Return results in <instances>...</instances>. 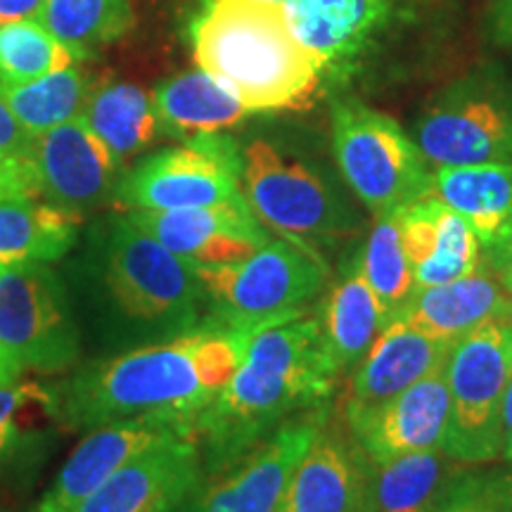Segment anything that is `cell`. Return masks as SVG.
I'll return each mask as SVG.
<instances>
[{
	"instance_id": "obj_38",
	"label": "cell",
	"mask_w": 512,
	"mask_h": 512,
	"mask_svg": "<svg viewBox=\"0 0 512 512\" xmlns=\"http://www.w3.org/2000/svg\"><path fill=\"white\" fill-rule=\"evenodd\" d=\"M41 5L43 0H0V24L34 19Z\"/></svg>"
},
{
	"instance_id": "obj_41",
	"label": "cell",
	"mask_w": 512,
	"mask_h": 512,
	"mask_svg": "<svg viewBox=\"0 0 512 512\" xmlns=\"http://www.w3.org/2000/svg\"><path fill=\"white\" fill-rule=\"evenodd\" d=\"M498 498H501L503 512H512V463L494 470Z\"/></svg>"
},
{
	"instance_id": "obj_43",
	"label": "cell",
	"mask_w": 512,
	"mask_h": 512,
	"mask_svg": "<svg viewBox=\"0 0 512 512\" xmlns=\"http://www.w3.org/2000/svg\"><path fill=\"white\" fill-rule=\"evenodd\" d=\"M271 3H280V5H285V0H271Z\"/></svg>"
},
{
	"instance_id": "obj_8",
	"label": "cell",
	"mask_w": 512,
	"mask_h": 512,
	"mask_svg": "<svg viewBox=\"0 0 512 512\" xmlns=\"http://www.w3.org/2000/svg\"><path fill=\"white\" fill-rule=\"evenodd\" d=\"M512 380V316L479 325L446 361L451 415L444 453L460 465L501 458V408Z\"/></svg>"
},
{
	"instance_id": "obj_3",
	"label": "cell",
	"mask_w": 512,
	"mask_h": 512,
	"mask_svg": "<svg viewBox=\"0 0 512 512\" xmlns=\"http://www.w3.org/2000/svg\"><path fill=\"white\" fill-rule=\"evenodd\" d=\"M197 67L252 114L302 110L323 69L302 46L285 5L271 0H202L190 22Z\"/></svg>"
},
{
	"instance_id": "obj_33",
	"label": "cell",
	"mask_w": 512,
	"mask_h": 512,
	"mask_svg": "<svg viewBox=\"0 0 512 512\" xmlns=\"http://www.w3.org/2000/svg\"><path fill=\"white\" fill-rule=\"evenodd\" d=\"M83 62L36 19L0 24V86L29 83Z\"/></svg>"
},
{
	"instance_id": "obj_31",
	"label": "cell",
	"mask_w": 512,
	"mask_h": 512,
	"mask_svg": "<svg viewBox=\"0 0 512 512\" xmlns=\"http://www.w3.org/2000/svg\"><path fill=\"white\" fill-rule=\"evenodd\" d=\"M60 418L57 394L36 382L0 384V475L36 456L46 427Z\"/></svg>"
},
{
	"instance_id": "obj_44",
	"label": "cell",
	"mask_w": 512,
	"mask_h": 512,
	"mask_svg": "<svg viewBox=\"0 0 512 512\" xmlns=\"http://www.w3.org/2000/svg\"><path fill=\"white\" fill-rule=\"evenodd\" d=\"M0 512H3V510H0Z\"/></svg>"
},
{
	"instance_id": "obj_26",
	"label": "cell",
	"mask_w": 512,
	"mask_h": 512,
	"mask_svg": "<svg viewBox=\"0 0 512 512\" xmlns=\"http://www.w3.org/2000/svg\"><path fill=\"white\" fill-rule=\"evenodd\" d=\"M79 223V216L38 197L0 200V273L62 259L74 247Z\"/></svg>"
},
{
	"instance_id": "obj_25",
	"label": "cell",
	"mask_w": 512,
	"mask_h": 512,
	"mask_svg": "<svg viewBox=\"0 0 512 512\" xmlns=\"http://www.w3.org/2000/svg\"><path fill=\"white\" fill-rule=\"evenodd\" d=\"M432 195L470 223L482 247L494 245L512 219V162L437 166Z\"/></svg>"
},
{
	"instance_id": "obj_36",
	"label": "cell",
	"mask_w": 512,
	"mask_h": 512,
	"mask_svg": "<svg viewBox=\"0 0 512 512\" xmlns=\"http://www.w3.org/2000/svg\"><path fill=\"white\" fill-rule=\"evenodd\" d=\"M36 136L19 124V119L0 98V157H19L29 159L34 152Z\"/></svg>"
},
{
	"instance_id": "obj_5",
	"label": "cell",
	"mask_w": 512,
	"mask_h": 512,
	"mask_svg": "<svg viewBox=\"0 0 512 512\" xmlns=\"http://www.w3.org/2000/svg\"><path fill=\"white\" fill-rule=\"evenodd\" d=\"M100 247L105 290L126 320L176 337L209 318V297L195 268L128 216L105 221Z\"/></svg>"
},
{
	"instance_id": "obj_29",
	"label": "cell",
	"mask_w": 512,
	"mask_h": 512,
	"mask_svg": "<svg viewBox=\"0 0 512 512\" xmlns=\"http://www.w3.org/2000/svg\"><path fill=\"white\" fill-rule=\"evenodd\" d=\"M460 463L425 451L375 465V512H434Z\"/></svg>"
},
{
	"instance_id": "obj_1",
	"label": "cell",
	"mask_w": 512,
	"mask_h": 512,
	"mask_svg": "<svg viewBox=\"0 0 512 512\" xmlns=\"http://www.w3.org/2000/svg\"><path fill=\"white\" fill-rule=\"evenodd\" d=\"M254 335L209 316L183 335L95 363L57 394L74 430L162 418L195 437V422L240 368Z\"/></svg>"
},
{
	"instance_id": "obj_15",
	"label": "cell",
	"mask_w": 512,
	"mask_h": 512,
	"mask_svg": "<svg viewBox=\"0 0 512 512\" xmlns=\"http://www.w3.org/2000/svg\"><path fill=\"white\" fill-rule=\"evenodd\" d=\"M453 344L439 342L396 318L380 332L366 356L351 370L342 399V418L361 430L389 401L446 366Z\"/></svg>"
},
{
	"instance_id": "obj_35",
	"label": "cell",
	"mask_w": 512,
	"mask_h": 512,
	"mask_svg": "<svg viewBox=\"0 0 512 512\" xmlns=\"http://www.w3.org/2000/svg\"><path fill=\"white\" fill-rule=\"evenodd\" d=\"M27 197H38L31 159L0 157V200H27Z\"/></svg>"
},
{
	"instance_id": "obj_20",
	"label": "cell",
	"mask_w": 512,
	"mask_h": 512,
	"mask_svg": "<svg viewBox=\"0 0 512 512\" xmlns=\"http://www.w3.org/2000/svg\"><path fill=\"white\" fill-rule=\"evenodd\" d=\"M394 0H285L294 36L316 57L323 79H339L392 15Z\"/></svg>"
},
{
	"instance_id": "obj_37",
	"label": "cell",
	"mask_w": 512,
	"mask_h": 512,
	"mask_svg": "<svg viewBox=\"0 0 512 512\" xmlns=\"http://www.w3.org/2000/svg\"><path fill=\"white\" fill-rule=\"evenodd\" d=\"M484 261L496 273L498 283L505 287V292L512 297V219L494 245L484 247Z\"/></svg>"
},
{
	"instance_id": "obj_11",
	"label": "cell",
	"mask_w": 512,
	"mask_h": 512,
	"mask_svg": "<svg viewBox=\"0 0 512 512\" xmlns=\"http://www.w3.org/2000/svg\"><path fill=\"white\" fill-rule=\"evenodd\" d=\"M330 408L328 403L287 420L235 463L204 475L171 512H275Z\"/></svg>"
},
{
	"instance_id": "obj_6",
	"label": "cell",
	"mask_w": 512,
	"mask_h": 512,
	"mask_svg": "<svg viewBox=\"0 0 512 512\" xmlns=\"http://www.w3.org/2000/svg\"><path fill=\"white\" fill-rule=\"evenodd\" d=\"M192 268L207 290L209 316L252 335L304 316L330 275L323 256L283 238L233 264Z\"/></svg>"
},
{
	"instance_id": "obj_18",
	"label": "cell",
	"mask_w": 512,
	"mask_h": 512,
	"mask_svg": "<svg viewBox=\"0 0 512 512\" xmlns=\"http://www.w3.org/2000/svg\"><path fill=\"white\" fill-rule=\"evenodd\" d=\"M178 434L190 432L162 418H133L95 427L74 448L34 512H76L128 460Z\"/></svg>"
},
{
	"instance_id": "obj_32",
	"label": "cell",
	"mask_w": 512,
	"mask_h": 512,
	"mask_svg": "<svg viewBox=\"0 0 512 512\" xmlns=\"http://www.w3.org/2000/svg\"><path fill=\"white\" fill-rule=\"evenodd\" d=\"M361 266L389 325L401 316L415 292L413 271L403 249L396 214L377 216L373 221L361 247Z\"/></svg>"
},
{
	"instance_id": "obj_17",
	"label": "cell",
	"mask_w": 512,
	"mask_h": 512,
	"mask_svg": "<svg viewBox=\"0 0 512 512\" xmlns=\"http://www.w3.org/2000/svg\"><path fill=\"white\" fill-rule=\"evenodd\" d=\"M140 230L192 266L233 264L273 240L249 207L126 211Z\"/></svg>"
},
{
	"instance_id": "obj_7",
	"label": "cell",
	"mask_w": 512,
	"mask_h": 512,
	"mask_svg": "<svg viewBox=\"0 0 512 512\" xmlns=\"http://www.w3.org/2000/svg\"><path fill=\"white\" fill-rule=\"evenodd\" d=\"M332 155L342 181L373 219L432 195L434 171L399 121L358 100L332 105Z\"/></svg>"
},
{
	"instance_id": "obj_34",
	"label": "cell",
	"mask_w": 512,
	"mask_h": 512,
	"mask_svg": "<svg viewBox=\"0 0 512 512\" xmlns=\"http://www.w3.org/2000/svg\"><path fill=\"white\" fill-rule=\"evenodd\" d=\"M434 512H503L494 470L460 465L448 479Z\"/></svg>"
},
{
	"instance_id": "obj_13",
	"label": "cell",
	"mask_w": 512,
	"mask_h": 512,
	"mask_svg": "<svg viewBox=\"0 0 512 512\" xmlns=\"http://www.w3.org/2000/svg\"><path fill=\"white\" fill-rule=\"evenodd\" d=\"M275 512H375V463L330 408Z\"/></svg>"
},
{
	"instance_id": "obj_12",
	"label": "cell",
	"mask_w": 512,
	"mask_h": 512,
	"mask_svg": "<svg viewBox=\"0 0 512 512\" xmlns=\"http://www.w3.org/2000/svg\"><path fill=\"white\" fill-rule=\"evenodd\" d=\"M0 347L38 373H57L79 358V332L60 278L46 264L0 273Z\"/></svg>"
},
{
	"instance_id": "obj_4",
	"label": "cell",
	"mask_w": 512,
	"mask_h": 512,
	"mask_svg": "<svg viewBox=\"0 0 512 512\" xmlns=\"http://www.w3.org/2000/svg\"><path fill=\"white\" fill-rule=\"evenodd\" d=\"M240 159L245 200L268 233L323 256L361 226L339 185L309 157L256 136L240 145Z\"/></svg>"
},
{
	"instance_id": "obj_9",
	"label": "cell",
	"mask_w": 512,
	"mask_h": 512,
	"mask_svg": "<svg viewBox=\"0 0 512 512\" xmlns=\"http://www.w3.org/2000/svg\"><path fill=\"white\" fill-rule=\"evenodd\" d=\"M240 171L238 140L204 133L140 159L121 176L114 202L126 211L249 207Z\"/></svg>"
},
{
	"instance_id": "obj_2",
	"label": "cell",
	"mask_w": 512,
	"mask_h": 512,
	"mask_svg": "<svg viewBox=\"0 0 512 512\" xmlns=\"http://www.w3.org/2000/svg\"><path fill=\"white\" fill-rule=\"evenodd\" d=\"M339 375L318 313L256 332L240 368L195 422L204 475L235 463L287 420L328 406Z\"/></svg>"
},
{
	"instance_id": "obj_40",
	"label": "cell",
	"mask_w": 512,
	"mask_h": 512,
	"mask_svg": "<svg viewBox=\"0 0 512 512\" xmlns=\"http://www.w3.org/2000/svg\"><path fill=\"white\" fill-rule=\"evenodd\" d=\"M494 24L498 38L512 48V0H496Z\"/></svg>"
},
{
	"instance_id": "obj_19",
	"label": "cell",
	"mask_w": 512,
	"mask_h": 512,
	"mask_svg": "<svg viewBox=\"0 0 512 512\" xmlns=\"http://www.w3.org/2000/svg\"><path fill=\"white\" fill-rule=\"evenodd\" d=\"M415 290L453 283L484 264V247L458 211L439 197H422L396 211Z\"/></svg>"
},
{
	"instance_id": "obj_39",
	"label": "cell",
	"mask_w": 512,
	"mask_h": 512,
	"mask_svg": "<svg viewBox=\"0 0 512 512\" xmlns=\"http://www.w3.org/2000/svg\"><path fill=\"white\" fill-rule=\"evenodd\" d=\"M501 458L505 463H512V380L501 408Z\"/></svg>"
},
{
	"instance_id": "obj_27",
	"label": "cell",
	"mask_w": 512,
	"mask_h": 512,
	"mask_svg": "<svg viewBox=\"0 0 512 512\" xmlns=\"http://www.w3.org/2000/svg\"><path fill=\"white\" fill-rule=\"evenodd\" d=\"M81 117L121 164L140 155L162 136L155 98L136 83L107 81L93 88Z\"/></svg>"
},
{
	"instance_id": "obj_24",
	"label": "cell",
	"mask_w": 512,
	"mask_h": 512,
	"mask_svg": "<svg viewBox=\"0 0 512 512\" xmlns=\"http://www.w3.org/2000/svg\"><path fill=\"white\" fill-rule=\"evenodd\" d=\"M152 98H155L159 133L181 143L204 133L228 131L252 114L200 67L159 83Z\"/></svg>"
},
{
	"instance_id": "obj_21",
	"label": "cell",
	"mask_w": 512,
	"mask_h": 512,
	"mask_svg": "<svg viewBox=\"0 0 512 512\" xmlns=\"http://www.w3.org/2000/svg\"><path fill=\"white\" fill-rule=\"evenodd\" d=\"M451 415L446 366L415 382L377 411L354 437L375 465L425 451H444Z\"/></svg>"
},
{
	"instance_id": "obj_10",
	"label": "cell",
	"mask_w": 512,
	"mask_h": 512,
	"mask_svg": "<svg viewBox=\"0 0 512 512\" xmlns=\"http://www.w3.org/2000/svg\"><path fill=\"white\" fill-rule=\"evenodd\" d=\"M432 166L512 162V83L467 76L441 91L415 126Z\"/></svg>"
},
{
	"instance_id": "obj_14",
	"label": "cell",
	"mask_w": 512,
	"mask_h": 512,
	"mask_svg": "<svg viewBox=\"0 0 512 512\" xmlns=\"http://www.w3.org/2000/svg\"><path fill=\"white\" fill-rule=\"evenodd\" d=\"M29 159L38 197L79 219L112 200L124 166L83 117L36 136Z\"/></svg>"
},
{
	"instance_id": "obj_42",
	"label": "cell",
	"mask_w": 512,
	"mask_h": 512,
	"mask_svg": "<svg viewBox=\"0 0 512 512\" xmlns=\"http://www.w3.org/2000/svg\"><path fill=\"white\" fill-rule=\"evenodd\" d=\"M22 366L12 358L8 351L0 347V384H10V382H17L19 375H22Z\"/></svg>"
},
{
	"instance_id": "obj_28",
	"label": "cell",
	"mask_w": 512,
	"mask_h": 512,
	"mask_svg": "<svg viewBox=\"0 0 512 512\" xmlns=\"http://www.w3.org/2000/svg\"><path fill=\"white\" fill-rule=\"evenodd\" d=\"M81 60L112 46L133 24L131 0H43L34 17Z\"/></svg>"
},
{
	"instance_id": "obj_22",
	"label": "cell",
	"mask_w": 512,
	"mask_h": 512,
	"mask_svg": "<svg viewBox=\"0 0 512 512\" xmlns=\"http://www.w3.org/2000/svg\"><path fill=\"white\" fill-rule=\"evenodd\" d=\"M510 316L512 297L484 261L475 273L465 278L415 290L399 318L420 330L422 335L456 344L460 337L470 335L479 325Z\"/></svg>"
},
{
	"instance_id": "obj_30",
	"label": "cell",
	"mask_w": 512,
	"mask_h": 512,
	"mask_svg": "<svg viewBox=\"0 0 512 512\" xmlns=\"http://www.w3.org/2000/svg\"><path fill=\"white\" fill-rule=\"evenodd\" d=\"M88 93L91 88L79 64L29 83L0 86V98L31 136H41L50 128L81 117Z\"/></svg>"
},
{
	"instance_id": "obj_16",
	"label": "cell",
	"mask_w": 512,
	"mask_h": 512,
	"mask_svg": "<svg viewBox=\"0 0 512 512\" xmlns=\"http://www.w3.org/2000/svg\"><path fill=\"white\" fill-rule=\"evenodd\" d=\"M202 477L200 444L178 434L128 460L76 512H171Z\"/></svg>"
},
{
	"instance_id": "obj_23",
	"label": "cell",
	"mask_w": 512,
	"mask_h": 512,
	"mask_svg": "<svg viewBox=\"0 0 512 512\" xmlns=\"http://www.w3.org/2000/svg\"><path fill=\"white\" fill-rule=\"evenodd\" d=\"M320 309V323L339 373H351L387 328L384 313L363 273L361 247L347 256L342 273L325 294Z\"/></svg>"
}]
</instances>
